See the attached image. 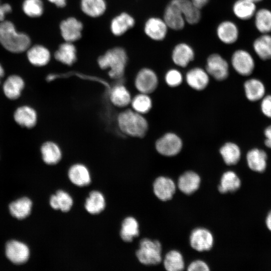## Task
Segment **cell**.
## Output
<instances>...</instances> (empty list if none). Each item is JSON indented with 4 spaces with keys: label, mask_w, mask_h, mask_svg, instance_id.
Segmentation results:
<instances>
[{
    "label": "cell",
    "mask_w": 271,
    "mask_h": 271,
    "mask_svg": "<svg viewBox=\"0 0 271 271\" xmlns=\"http://www.w3.org/2000/svg\"><path fill=\"white\" fill-rule=\"evenodd\" d=\"M0 44L8 51L19 53L30 47L31 40L27 34L18 32L12 22L4 20L0 22Z\"/></svg>",
    "instance_id": "1"
},
{
    "label": "cell",
    "mask_w": 271,
    "mask_h": 271,
    "mask_svg": "<svg viewBox=\"0 0 271 271\" xmlns=\"http://www.w3.org/2000/svg\"><path fill=\"white\" fill-rule=\"evenodd\" d=\"M117 124L123 133L133 137H144L148 129L146 119L133 110H126L119 113Z\"/></svg>",
    "instance_id": "2"
},
{
    "label": "cell",
    "mask_w": 271,
    "mask_h": 271,
    "mask_svg": "<svg viewBox=\"0 0 271 271\" xmlns=\"http://www.w3.org/2000/svg\"><path fill=\"white\" fill-rule=\"evenodd\" d=\"M127 59L125 50L120 47H115L99 57L97 62L101 69H109L108 73L111 77L118 78L124 73Z\"/></svg>",
    "instance_id": "3"
},
{
    "label": "cell",
    "mask_w": 271,
    "mask_h": 271,
    "mask_svg": "<svg viewBox=\"0 0 271 271\" xmlns=\"http://www.w3.org/2000/svg\"><path fill=\"white\" fill-rule=\"evenodd\" d=\"M161 252L162 246L159 241L144 238L140 242L136 256L139 261L144 265H156L162 260Z\"/></svg>",
    "instance_id": "4"
},
{
    "label": "cell",
    "mask_w": 271,
    "mask_h": 271,
    "mask_svg": "<svg viewBox=\"0 0 271 271\" xmlns=\"http://www.w3.org/2000/svg\"><path fill=\"white\" fill-rule=\"evenodd\" d=\"M206 71L217 80L226 79L229 75V65L227 61L219 54L212 53L206 60Z\"/></svg>",
    "instance_id": "5"
},
{
    "label": "cell",
    "mask_w": 271,
    "mask_h": 271,
    "mask_svg": "<svg viewBox=\"0 0 271 271\" xmlns=\"http://www.w3.org/2000/svg\"><path fill=\"white\" fill-rule=\"evenodd\" d=\"M231 63L235 71L242 76H248L253 71L254 61L251 55L247 51L236 50L231 58Z\"/></svg>",
    "instance_id": "6"
},
{
    "label": "cell",
    "mask_w": 271,
    "mask_h": 271,
    "mask_svg": "<svg viewBox=\"0 0 271 271\" xmlns=\"http://www.w3.org/2000/svg\"><path fill=\"white\" fill-rule=\"evenodd\" d=\"M182 142L176 134L167 133L157 140L156 143L157 151L161 155L172 157L177 155L181 150Z\"/></svg>",
    "instance_id": "7"
},
{
    "label": "cell",
    "mask_w": 271,
    "mask_h": 271,
    "mask_svg": "<svg viewBox=\"0 0 271 271\" xmlns=\"http://www.w3.org/2000/svg\"><path fill=\"white\" fill-rule=\"evenodd\" d=\"M169 29L163 18L152 17L146 21L144 30L145 34L151 40L162 41L166 38Z\"/></svg>",
    "instance_id": "8"
},
{
    "label": "cell",
    "mask_w": 271,
    "mask_h": 271,
    "mask_svg": "<svg viewBox=\"0 0 271 271\" xmlns=\"http://www.w3.org/2000/svg\"><path fill=\"white\" fill-rule=\"evenodd\" d=\"M158 79L156 73L148 68L142 69L138 73L134 84L140 93L149 94L153 92L157 87Z\"/></svg>",
    "instance_id": "9"
},
{
    "label": "cell",
    "mask_w": 271,
    "mask_h": 271,
    "mask_svg": "<svg viewBox=\"0 0 271 271\" xmlns=\"http://www.w3.org/2000/svg\"><path fill=\"white\" fill-rule=\"evenodd\" d=\"M213 242L212 234L204 228H197L194 229L190 236L191 246L199 252L211 249L213 246Z\"/></svg>",
    "instance_id": "10"
},
{
    "label": "cell",
    "mask_w": 271,
    "mask_h": 271,
    "mask_svg": "<svg viewBox=\"0 0 271 271\" xmlns=\"http://www.w3.org/2000/svg\"><path fill=\"white\" fill-rule=\"evenodd\" d=\"M195 53L193 47L185 42L177 44L173 48L171 58L174 63L181 67H186L195 58Z\"/></svg>",
    "instance_id": "11"
},
{
    "label": "cell",
    "mask_w": 271,
    "mask_h": 271,
    "mask_svg": "<svg viewBox=\"0 0 271 271\" xmlns=\"http://www.w3.org/2000/svg\"><path fill=\"white\" fill-rule=\"evenodd\" d=\"M60 29L64 41L73 43L81 38L83 24L77 19L70 17L61 22Z\"/></svg>",
    "instance_id": "12"
},
{
    "label": "cell",
    "mask_w": 271,
    "mask_h": 271,
    "mask_svg": "<svg viewBox=\"0 0 271 271\" xmlns=\"http://www.w3.org/2000/svg\"><path fill=\"white\" fill-rule=\"evenodd\" d=\"M163 19L169 29L174 31L183 30L186 24L180 10L171 1L165 8Z\"/></svg>",
    "instance_id": "13"
},
{
    "label": "cell",
    "mask_w": 271,
    "mask_h": 271,
    "mask_svg": "<svg viewBox=\"0 0 271 271\" xmlns=\"http://www.w3.org/2000/svg\"><path fill=\"white\" fill-rule=\"evenodd\" d=\"M176 186L170 178L160 176L156 179L153 183V191L155 196L162 201L171 199L174 195Z\"/></svg>",
    "instance_id": "14"
},
{
    "label": "cell",
    "mask_w": 271,
    "mask_h": 271,
    "mask_svg": "<svg viewBox=\"0 0 271 271\" xmlns=\"http://www.w3.org/2000/svg\"><path fill=\"white\" fill-rule=\"evenodd\" d=\"M216 34L221 43L226 45H231L237 40L239 31L237 25L233 22L224 20L217 25Z\"/></svg>",
    "instance_id": "15"
},
{
    "label": "cell",
    "mask_w": 271,
    "mask_h": 271,
    "mask_svg": "<svg viewBox=\"0 0 271 271\" xmlns=\"http://www.w3.org/2000/svg\"><path fill=\"white\" fill-rule=\"evenodd\" d=\"M7 257L15 264L25 262L29 257V249L25 244L15 240L7 243L6 247Z\"/></svg>",
    "instance_id": "16"
},
{
    "label": "cell",
    "mask_w": 271,
    "mask_h": 271,
    "mask_svg": "<svg viewBox=\"0 0 271 271\" xmlns=\"http://www.w3.org/2000/svg\"><path fill=\"white\" fill-rule=\"evenodd\" d=\"M180 10L186 23L194 25L197 24L201 19V9L196 7L191 0H171Z\"/></svg>",
    "instance_id": "17"
},
{
    "label": "cell",
    "mask_w": 271,
    "mask_h": 271,
    "mask_svg": "<svg viewBox=\"0 0 271 271\" xmlns=\"http://www.w3.org/2000/svg\"><path fill=\"white\" fill-rule=\"evenodd\" d=\"M186 80L193 89L202 90L205 88L209 82V74L206 70L200 67L190 69L186 73Z\"/></svg>",
    "instance_id": "18"
},
{
    "label": "cell",
    "mask_w": 271,
    "mask_h": 271,
    "mask_svg": "<svg viewBox=\"0 0 271 271\" xmlns=\"http://www.w3.org/2000/svg\"><path fill=\"white\" fill-rule=\"evenodd\" d=\"M201 178L196 173L189 171L182 174L178 179V187L183 193L190 195L200 187Z\"/></svg>",
    "instance_id": "19"
},
{
    "label": "cell",
    "mask_w": 271,
    "mask_h": 271,
    "mask_svg": "<svg viewBox=\"0 0 271 271\" xmlns=\"http://www.w3.org/2000/svg\"><path fill=\"white\" fill-rule=\"evenodd\" d=\"M68 176L70 181L76 186L84 187L91 182V177L88 168L81 164H75L69 168Z\"/></svg>",
    "instance_id": "20"
},
{
    "label": "cell",
    "mask_w": 271,
    "mask_h": 271,
    "mask_svg": "<svg viewBox=\"0 0 271 271\" xmlns=\"http://www.w3.org/2000/svg\"><path fill=\"white\" fill-rule=\"evenodd\" d=\"M27 56L29 62L35 66H44L51 59L49 50L45 47L36 45L27 49Z\"/></svg>",
    "instance_id": "21"
},
{
    "label": "cell",
    "mask_w": 271,
    "mask_h": 271,
    "mask_svg": "<svg viewBox=\"0 0 271 271\" xmlns=\"http://www.w3.org/2000/svg\"><path fill=\"white\" fill-rule=\"evenodd\" d=\"M135 24L134 18L129 14L122 13L114 17L110 23V30L116 36H120Z\"/></svg>",
    "instance_id": "22"
},
{
    "label": "cell",
    "mask_w": 271,
    "mask_h": 271,
    "mask_svg": "<svg viewBox=\"0 0 271 271\" xmlns=\"http://www.w3.org/2000/svg\"><path fill=\"white\" fill-rule=\"evenodd\" d=\"M14 117L18 124L28 128L34 127L37 120L36 111L29 106H22L18 108L14 113Z\"/></svg>",
    "instance_id": "23"
},
{
    "label": "cell",
    "mask_w": 271,
    "mask_h": 271,
    "mask_svg": "<svg viewBox=\"0 0 271 271\" xmlns=\"http://www.w3.org/2000/svg\"><path fill=\"white\" fill-rule=\"evenodd\" d=\"M267 154L262 150L257 148L249 150L246 155L249 168L252 171L261 173L266 167Z\"/></svg>",
    "instance_id": "24"
},
{
    "label": "cell",
    "mask_w": 271,
    "mask_h": 271,
    "mask_svg": "<svg viewBox=\"0 0 271 271\" xmlns=\"http://www.w3.org/2000/svg\"><path fill=\"white\" fill-rule=\"evenodd\" d=\"M23 79L16 75H11L6 80L3 85V91L7 98L12 100L18 99L24 88Z\"/></svg>",
    "instance_id": "25"
},
{
    "label": "cell",
    "mask_w": 271,
    "mask_h": 271,
    "mask_svg": "<svg viewBox=\"0 0 271 271\" xmlns=\"http://www.w3.org/2000/svg\"><path fill=\"white\" fill-rule=\"evenodd\" d=\"M245 94L248 100L256 101L261 99L265 95V88L259 79L251 78L244 83Z\"/></svg>",
    "instance_id": "26"
},
{
    "label": "cell",
    "mask_w": 271,
    "mask_h": 271,
    "mask_svg": "<svg viewBox=\"0 0 271 271\" xmlns=\"http://www.w3.org/2000/svg\"><path fill=\"white\" fill-rule=\"evenodd\" d=\"M255 3L249 0H237L232 6V12L238 19L247 20L251 18L255 13Z\"/></svg>",
    "instance_id": "27"
},
{
    "label": "cell",
    "mask_w": 271,
    "mask_h": 271,
    "mask_svg": "<svg viewBox=\"0 0 271 271\" xmlns=\"http://www.w3.org/2000/svg\"><path fill=\"white\" fill-rule=\"evenodd\" d=\"M54 57L62 63L71 65L76 60V49L72 43L65 41L55 52Z\"/></svg>",
    "instance_id": "28"
},
{
    "label": "cell",
    "mask_w": 271,
    "mask_h": 271,
    "mask_svg": "<svg viewBox=\"0 0 271 271\" xmlns=\"http://www.w3.org/2000/svg\"><path fill=\"white\" fill-rule=\"evenodd\" d=\"M42 159L48 165L58 163L62 158V152L59 146L53 142L44 143L41 148Z\"/></svg>",
    "instance_id": "29"
},
{
    "label": "cell",
    "mask_w": 271,
    "mask_h": 271,
    "mask_svg": "<svg viewBox=\"0 0 271 271\" xmlns=\"http://www.w3.org/2000/svg\"><path fill=\"white\" fill-rule=\"evenodd\" d=\"M84 207L85 210L91 214L100 213L105 207V200L103 195L98 191L90 192L85 200Z\"/></svg>",
    "instance_id": "30"
},
{
    "label": "cell",
    "mask_w": 271,
    "mask_h": 271,
    "mask_svg": "<svg viewBox=\"0 0 271 271\" xmlns=\"http://www.w3.org/2000/svg\"><path fill=\"white\" fill-rule=\"evenodd\" d=\"M73 204L71 196L65 191L59 190L52 195L50 199L51 207L55 210L60 209L63 212H68Z\"/></svg>",
    "instance_id": "31"
},
{
    "label": "cell",
    "mask_w": 271,
    "mask_h": 271,
    "mask_svg": "<svg viewBox=\"0 0 271 271\" xmlns=\"http://www.w3.org/2000/svg\"><path fill=\"white\" fill-rule=\"evenodd\" d=\"M241 185V181L238 176L233 171H226L223 174L218 190L221 193L233 192L238 190Z\"/></svg>",
    "instance_id": "32"
},
{
    "label": "cell",
    "mask_w": 271,
    "mask_h": 271,
    "mask_svg": "<svg viewBox=\"0 0 271 271\" xmlns=\"http://www.w3.org/2000/svg\"><path fill=\"white\" fill-rule=\"evenodd\" d=\"M139 225L138 221L131 216L127 217L121 223L120 236L125 242H131L133 238L139 235Z\"/></svg>",
    "instance_id": "33"
},
{
    "label": "cell",
    "mask_w": 271,
    "mask_h": 271,
    "mask_svg": "<svg viewBox=\"0 0 271 271\" xmlns=\"http://www.w3.org/2000/svg\"><path fill=\"white\" fill-rule=\"evenodd\" d=\"M80 7L84 14L92 18L101 16L106 9L104 0H81Z\"/></svg>",
    "instance_id": "34"
},
{
    "label": "cell",
    "mask_w": 271,
    "mask_h": 271,
    "mask_svg": "<svg viewBox=\"0 0 271 271\" xmlns=\"http://www.w3.org/2000/svg\"><path fill=\"white\" fill-rule=\"evenodd\" d=\"M111 102L119 107H123L130 103L131 97L129 91L123 85L115 86L110 94Z\"/></svg>",
    "instance_id": "35"
},
{
    "label": "cell",
    "mask_w": 271,
    "mask_h": 271,
    "mask_svg": "<svg viewBox=\"0 0 271 271\" xmlns=\"http://www.w3.org/2000/svg\"><path fill=\"white\" fill-rule=\"evenodd\" d=\"M253 46L260 59L266 60L271 58V36L264 34L254 41Z\"/></svg>",
    "instance_id": "36"
},
{
    "label": "cell",
    "mask_w": 271,
    "mask_h": 271,
    "mask_svg": "<svg viewBox=\"0 0 271 271\" xmlns=\"http://www.w3.org/2000/svg\"><path fill=\"white\" fill-rule=\"evenodd\" d=\"M32 203L28 198L24 197L12 202L9 206L11 214L15 217L22 219L30 213Z\"/></svg>",
    "instance_id": "37"
},
{
    "label": "cell",
    "mask_w": 271,
    "mask_h": 271,
    "mask_svg": "<svg viewBox=\"0 0 271 271\" xmlns=\"http://www.w3.org/2000/svg\"><path fill=\"white\" fill-rule=\"evenodd\" d=\"M220 154L226 164H236L240 159L241 151L239 147L233 143H227L220 150Z\"/></svg>",
    "instance_id": "38"
},
{
    "label": "cell",
    "mask_w": 271,
    "mask_h": 271,
    "mask_svg": "<svg viewBox=\"0 0 271 271\" xmlns=\"http://www.w3.org/2000/svg\"><path fill=\"white\" fill-rule=\"evenodd\" d=\"M164 265L168 271H181L185 267L183 257L181 253L176 250L169 251L164 259Z\"/></svg>",
    "instance_id": "39"
},
{
    "label": "cell",
    "mask_w": 271,
    "mask_h": 271,
    "mask_svg": "<svg viewBox=\"0 0 271 271\" xmlns=\"http://www.w3.org/2000/svg\"><path fill=\"white\" fill-rule=\"evenodd\" d=\"M255 25L257 29L263 34L271 31V12L265 9L259 10L255 13Z\"/></svg>",
    "instance_id": "40"
},
{
    "label": "cell",
    "mask_w": 271,
    "mask_h": 271,
    "mask_svg": "<svg viewBox=\"0 0 271 271\" xmlns=\"http://www.w3.org/2000/svg\"><path fill=\"white\" fill-rule=\"evenodd\" d=\"M130 103L135 111L142 114L147 113L151 109L152 102L148 94L140 93L132 99Z\"/></svg>",
    "instance_id": "41"
},
{
    "label": "cell",
    "mask_w": 271,
    "mask_h": 271,
    "mask_svg": "<svg viewBox=\"0 0 271 271\" xmlns=\"http://www.w3.org/2000/svg\"><path fill=\"white\" fill-rule=\"evenodd\" d=\"M24 13L30 18L40 17L44 12V6L41 0H24L22 4Z\"/></svg>",
    "instance_id": "42"
},
{
    "label": "cell",
    "mask_w": 271,
    "mask_h": 271,
    "mask_svg": "<svg viewBox=\"0 0 271 271\" xmlns=\"http://www.w3.org/2000/svg\"><path fill=\"white\" fill-rule=\"evenodd\" d=\"M165 80L169 86L171 87H176L182 83L183 76L181 72L178 70L171 69L166 73Z\"/></svg>",
    "instance_id": "43"
},
{
    "label": "cell",
    "mask_w": 271,
    "mask_h": 271,
    "mask_svg": "<svg viewBox=\"0 0 271 271\" xmlns=\"http://www.w3.org/2000/svg\"><path fill=\"white\" fill-rule=\"evenodd\" d=\"M261 110L267 117L271 118V95L264 96L261 99Z\"/></svg>",
    "instance_id": "44"
},
{
    "label": "cell",
    "mask_w": 271,
    "mask_h": 271,
    "mask_svg": "<svg viewBox=\"0 0 271 271\" xmlns=\"http://www.w3.org/2000/svg\"><path fill=\"white\" fill-rule=\"evenodd\" d=\"M188 271H208L210 270L206 262L201 260H196L192 262L188 266Z\"/></svg>",
    "instance_id": "45"
},
{
    "label": "cell",
    "mask_w": 271,
    "mask_h": 271,
    "mask_svg": "<svg viewBox=\"0 0 271 271\" xmlns=\"http://www.w3.org/2000/svg\"><path fill=\"white\" fill-rule=\"evenodd\" d=\"M11 6L7 3L1 4L0 2V22L4 21L6 15L11 12Z\"/></svg>",
    "instance_id": "46"
},
{
    "label": "cell",
    "mask_w": 271,
    "mask_h": 271,
    "mask_svg": "<svg viewBox=\"0 0 271 271\" xmlns=\"http://www.w3.org/2000/svg\"><path fill=\"white\" fill-rule=\"evenodd\" d=\"M264 134L265 137L264 144L267 148L271 149V125L265 128Z\"/></svg>",
    "instance_id": "47"
},
{
    "label": "cell",
    "mask_w": 271,
    "mask_h": 271,
    "mask_svg": "<svg viewBox=\"0 0 271 271\" xmlns=\"http://www.w3.org/2000/svg\"><path fill=\"white\" fill-rule=\"evenodd\" d=\"M210 0H191L192 3L200 9L206 6Z\"/></svg>",
    "instance_id": "48"
},
{
    "label": "cell",
    "mask_w": 271,
    "mask_h": 271,
    "mask_svg": "<svg viewBox=\"0 0 271 271\" xmlns=\"http://www.w3.org/2000/svg\"><path fill=\"white\" fill-rule=\"evenodd\" d=\"M59 8H63L66 6L67 0H48Z\"/></svg>",
    "instance_id": "49"
},
{
    "label": "cell",
    "mask_w": 271,
    "mask_h": 271,
    "mask_svg": "<svg viewBox=\"0 0 271 271\" xmlns=\"http://www.w3.org/2000/svg\"><path fill=\"white\" fill-rule=\"evenodd\" d=\"M266 224L268 229L271 231V211L268 213L266 219Z\"/></svg>",
    "instance_id": "50"
},
{
    "label": "cell",
    "mask_w": 271,
    "mask_h": 271,
    "mask_svg": "<svg viewBox=\"0 0 271 271\" xmlns=\"http://www.w3.org/2000/svg\"><path fill=\"white\" fill-rule=\"evenodd\" d=\"M4 70L2 65L0 64V80L4 76Z\"/></svg>",
    "instance_id": "51"
},
{
    "label": "cell",
    "mask_w": 271,
    "mask_h": 271,
    "mask_svg": "<svg viewBox=\"0 0 271 271\" xmlns=\"http://www.w3.org/2000/svg\"><path fill=\"white\" fill-rule=\"evenodd\" d=\"M249 1H252V2H254V3H255L260 2V1H262V0H249Z\"/></svg>",
    "instance_id": "52"
}]
</instances>
